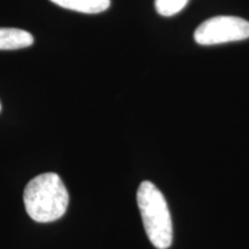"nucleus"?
I'll return each mask as SVG.
<instances>
[{"label": "nucleus", "instance_id": "f257e3e1", "mask_svg": "<svg viewBox=\"0 0 249 249\" xmlns=\"http://www.w3.org/2000/svg\"><path fill=\"white\" fill-rule=\"evenodd\" d=\"M23 201L31 219L37 223H51L66 213L70 195L58 174L43 173L28 182Z\"/></svg>", "mask_w": 249, "mask_h": 249}, {"label": "nucleus", "instance_id": "f03ea898", "mask_svg": "<svg viewBox=\"0 0 249 249\" xmlns=\"http://www.w3.org/2000/svg\"><path fill=\"white\" fill-rule=\"evenodd\" d=\"M136 198L149 240L157 249H167L172 245L173 226L164 195L152 182L143 181Z\"/></svg>", "mask_w": 249, "mask_h": 249}, {"label": "nucleus", "instance_id": "7ed1b4c3", "mask_svg": "<svg viewBox=\"0 0 249 249\" xmlns=\"http://www.w3.org/2000/svg\"><path fill=\"white\" fill-rule=\"evenodd\" d=\"M200 45H216L249 38V22L236 17H214L200 24L194 34Z\"/></svg>", "mask_w": 249, "mask_h": 249}, {"label": "nucleus", "instance_id": "20e7f679", "mask_svg": "<svg viewBox=\"0 0 249 249\" xmlns=\"http://www.w3.org/2000/svg\"><path fill=\"white\" fill-rule=\"evenodd\" d=\"M29 31L18 28H0V50H18L33 45Z\"/></svg>", "mask_w": 249, "mask_h": 249}, {"label": "nucleus", "instance_id": "39448f33", "mask_svg": "<svg viewBox=\"0 0 249 249\" xmlns=\"http://www.w3.org/2000/svg\"><path fill=\"white\" fill-rule=\"evenodd\" d=\"M62 8L86 14H98L110 7L111 0H50Z\"/></svg>", "mask_w": 249, "mask_h": 249}, {"label": "nucleus", "instance_id": "423d86ee", "mask_svg": "<svg viewBox=\"0 0 249 249\" xmlns=\"http://www.w3.org/2000/svg\"><path fill=\"white\" fill-rule=\"evenodd\" d=\"M189 0H155L156 11L161 17H172L179 13Z\"/></svg>", "mask_w": 249, "mask_h": 249}, {"label": "nucleus", "instance_id": "0eeeda50", "mask_svg": "<svg viewBox=\"0 0 249 249\" xmlns=\"http://www.w3.org/2000/svg\"><path fill=\"white\" fill-rule=\"evenodd\" d=\"M0 110H1V104H0Z\"/></svg>", "mask_w": 249, "mask_h": 249}]
</instances>
